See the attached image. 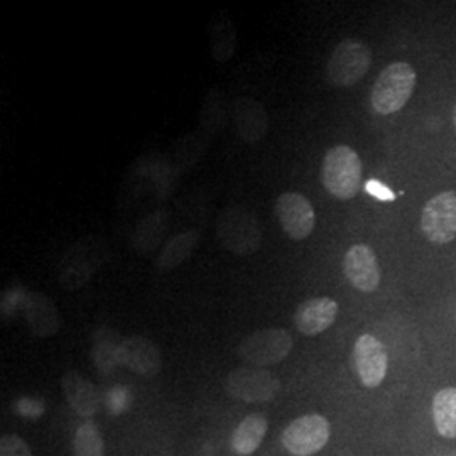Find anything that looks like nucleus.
Here are the masks:
<instances>
[{
	"instance_id": "6",
	"label": "nucleus",
	"mask_w": 456,
	"mask_h": 456,
	"mask_svg": "<svg viewBox=\"0 0 456 456\" xmlns=\"http://www.w3.org/2000/svg\"><path fill=\"white\" fill-rule=\"evenodd\" d=\"M293 350V337L288 330L267 328L245 337L237 348V354L245 363L264 369L276 365L286 359Z\"/></svg>"
},
{
	"instance_id": "20",
	"label": "nucleus",
	"mask_w": 456,
	"mask_h": 456,
	"mask_svg": "<svg viewBox=\"0 0 456 456\" xmlns=\"http://www.w3.org/2000/svg\"><path fill=\"white\" fill-rule=\"evenodd\" d=\"M269 423L262 414H250L239 424L232 435L230 446L239 455H252L261 446Z\"/></svg>"
},
{
	"instance_id": "7",
	"label": "nucleus",
	"mask_w": 456,
	"mask_h": 456,
	"mask_svg": "<svg viewBox=\"0 0 456 456\" xmlns=\"http://www.w3.org/2000/svg\"><path fill=\"white\" fill-rule=\"evenodd\" d=\"M331 426L322 414H306L289 424L282 436V446L293 456H311L322 452L330 441Z\"/></svg>"
},
{
	"instance_id": "21",
	"label": "nucleus",
	"mask_w": 456,
	"mask_h": 456,
	"mask_svg": "<svg viewBox=\"0 0 456 456\" xmlns=\"http://www.w3.org/2000/svg\"><path fill=\"white\" fill-rule=\"evenodd\" d=\"M433 421L441 438H456V387L441 389L433 397Z\"/></svg>"
},
{
	"instance_id": "5",
	"label": "nucleus",
	"mask_w": 456,
	"mask_h": 456,
	"mask_svg": "<svg viewBox=\"0 0 456 456\" xmlns=\"http://www.w3.org/2000/svg\"><path fill=\"white\" fill-rule=\"evenodd\" d=\"M372 65V51L359 39H345L331 51L326 80L331 86L348 88L359 83Z\"/></svg>"
},
{
	"instance_id": "19",
	"label": "nucleus",
	"mask_w": 456,
	"mask_h": 456,
	"mask_svg": "<svg viewBox=\"0 0 456 456\" xmlns=\"http://www.w3.org/2000/svg\"><path fill=\"white\" fill-rule=\"evenodd\" d=\"M200 244V233L195 230H186L176 233L164 244L161 252L156 257V267L159 271H171L188 261L195 254Z\"/></svg>"
},
{
	"instance_id": "2",
	"label": "nucleus",
	"mask_w": 456,
	"mask_h": 456,
	"mask_svg": "<svg viewBox=\"0 0 456 456\" xmlns=\"http://www.w3.org/2000/svg\"><path fill=\"white\" fill-rule=\"evenodd\" d=\"M107 245L98 237H86L71 245L58 265L60 284L66 291L83 288L107 259Z\"/></svg>"
},
{
	"instance_id": "12",
	"label": "nucleus",
	"mask_w": 456,
	"mask_h": 456,
	"mask_svg": "<svg viewBox=\"0 0 456 456\" xmlns=\"http://www.w3.org/2000/svg\"><path fill=\"white\" fill-rule=\"evenodd\" d=\"M343 273L360 293H374L380 284V264L372 247L352 245L343 259Z\"/></svg>"
},
{
	"instance_id": "18",
	"label": "nucleus",
	"mask_w": 456,
	"mask_h": 456,
	"mask_svg": "<svg viewBox=\"0 0 456 456\" xmlns=\"http://www.w3.org/2000/svg\"><path fill=\"white\" fill-rule=\"evenodd\" d=\"M66 399L80 416H94L100 408L97 387L77 372H68L61 380Z\"/></svg>"
},
{
	"instance_id": "26",
	"label": "nucleus",
	"mask_w": 456,
	"mask_h": 456,
	"mask_svg": "<svg viewBox=\"0 0 456 456\" xmlns=\"http://www.w3.org/2000/svg\"><path fill=\"white\" fill-rule=\"evenodd\" d=\"M365 190H367L370 195L377 196V198H380V200L392 198L391 193H389V190H386V188H384L380 183H377V181H369Z\"/></svg>"
},
{
	"instance_id": "23",
	"label": "nucleus",
	"mask_w": 456,
	"mask_h": 456,
	"mask_svg": "<svg viewBox=\"0 0 456 456\" xmlns=\"http://www.w3.org/2000/svg\"><path fill=\"white\" fill-rule=\"evenodd\" d=\"M122 343L112 330H100L94 343V360L102 372H110L122 365Z\"/></svg>"
},
{
	"instance_id": "9",
	"label": "nucleus",
	"mask_w": 456,
	"mask_h": 456,
	"mask_svg": "<svg viewBox=\"0 0 456 456\" xmlns=\"http://www.w3.org/2000/svg\"><path fill=\"white\" fill-rule=\"evenodd\" d=\"M421 230L433 244L444 245L455 240L456 191H443L424 205Z\"/></svg>"
},
{
	"instance_id": "14",
	"label": "nucleus",
	"mask_w": 456,
	"mask_h": 456,
	"mask_svg": "<svg viewBox=\"0 0 456 456\" xmlns=\"http://www.w3.org/2000/svg\"><path fill=\"white\" fill-rule=\"evenodd\" d=\"M22 310L29 330L39 338L54 337L61 328V318L56 305L46 294L31 291L24 296Z\"/></svg>"
},
{
	"instance_id": "13",
	"label": "nucleus",
	"mask_w": 456,
	"mask_h": 456,
	"mask_svg": "<svg viewBox=\"0 0 456 456\" xmlns=\"http://www.w3.org/2000/svg\"><path fill=\"white\" fill-rule=\"evenodd\" d=\"M237 135L248 144H257L269 131V115L259 100L237 98L232 107Z\"/></svg>"
},
{
	"instance_id": "22",
	"label": "nucleus",
	"mask_w": 456,
	"mask_h": 456,
	"mask_svg": "<svg viewBox=\"0 0 456 456\" xmlns=\"http://www.w3.org/2000/svg\"><path fill=\"white\" fill-rule=\"evenodd\" d=\"M212 56L218 63H227L237 51V29L233 20L227 16L215 19L210 28Z\"/></svg>"
},
{
	"instance_id": "11",
	"label": "nucleus",
	"mask_w": 456,
	"mask_h": 456,
	"mask_svg": "<svg viewBox=\"0 0 456 456\" xmlns=\"http://www.w3.org/2000/svg\"><path fill=\"white\" fill-rule=\"evenodd\" d=\"M354 363L360 382L367 389L379 387L389 369V355L386 346L370 333L360 335L354 346Z\"/></svg>"
},
{
	"instance_id": "3",
	"label": "nucleus",
	"mask_w": 456,
	"mask_h": 456,
	"mask_svg": "<svg viewBox=\"0 0 456 456\" xmlns=\"http://www.w3.org/2000/svg\"><path fill=\"white\" fill-rule=\"evenodd\" d=\"M416 82V71L409 63L395 61L384 68L370 94L375 112L380 115L399 112L403 107H406L409 98L412 97Z\"/></svg>"
},
{
	"instance_id": "4",
	"label": "nucleus",
	"mask_w": 456,
	"mask_h": 456,
	"mask_svg": "<svg viewBox=\"0 0 456 456\" xmlns=\"http://www.w3.org/2000/svg\"><path fill=\"white\" fill-rule=\"evenodd\" d=\"M322 181L326 191L338 200H352L362 186L360 156L348 146L331 147L325 154Z\"/></svg>"
},
{
	"instance_id": "15",
	"label": "nucleus",
	"mask_w": 456,
	"mask_h": 456,
	"mask_svg": "<svg viewBox=\"0 0 456 456\" xmlns=\"http://www.w3.org/2000/svg\"><path fill=\"white\" fill-rule=\"evenodd\" d=\"M338 303L331 297H313L297 306L294 313V325L299 333L316 337L335 323Z\"/></svg>"
},
{
	"instance_id": "16",
	"label": "nucleus",
	"mask_w": 456,
	"mask_h": 456,
	"mask_svg": "<svg viewBox=\"0 0 456 456\" xmlns=\"http://www.w3.org/2000/svg\"><path fill=\"white\" fill-rule=\"evenodd\" d=\"M122 365L135 374L152 377L161 370L163 357L158 345L144 337H131L122 343Z\"/></svg>"
},
{
	"instance_id": "27",
	"label": "nucleus",
	"mask_w": 456,
	"mask_h": 456,
	"mask_svg": "<svg viewBox=\"0 0 456 456\" xmlns=\"http://www.w3.org/2000/svg\"><path fill=\"white\" fill-rule=\"evenodd\" d=\"M455 129H456V107H455Z\"/></svg>"
},
{
	"instance_id": "25",
	"label": "nucleus",
	"mask_w": 456,
	"mask_h": 456,
	"mask_svg": "<svg viewBox=\"0 0 456 456\" xmlns=\"http://www.w3.org/2000/svg\"><path fill=\"white\" fill-rule=\"evenodd\" d=\"M0 456H33L28 443L17 435H5L0 440Z\"/></svg>"
},
{
	"instance_id": "8",
	"label": "nucleus",
	"mask_w": 456,
	"mask_h": 456,
	"mask_svg": "<svg viewBox=\"0 0 456 456\" xmlns=\"http://www.w3.org/2000/svg\"><path fill=\"white\" fill-rule=\"evenodd\" d=\"M225 391L244 403H267L281 391V382L276 375L265 369L242 367L227 375Z\"/></svg>"
},
{
	"instance_id": "17",
	"label": "nucleus",
	"mask_w": 456,
	"mask_h": 456,
	"mask_svg": "<svg viewBox=\"0 0 456 456\" xmlns=\"http://www.w3.org/2000/svg\"><path fill=\"white\" fill-rule=\"evenodd\" d=\"M169 230V213L164 210L149 213L134 230L132 247L137 254L149 256L159 248Z\"/></svg>"
},
{
	"instance_id": "24",
	"label": "nucleus",
	"mask_w": 456,
	"mask_h": 456,
	"mask_svg": "<svg viewBox=\"0 0 456 456\" xmlns=\"http://www.w3.org/2000/svg\"><path fill=\"white\" fill-rule=\"evenodd\" d=\"M71 448L75 456H103L105 443L95 424L85 423L77 429Z\"/></svg>"
},
{
	"instance_id": "10",
	"label": "nucleus",
	"mask_w": 456,
	"mask_h": 456,
	"mask_svg": "<svg viewBox=\"0 0 456 456\" xmlns=\"http://www.w3.org/2000/svg\"><path fill=\"white\" fill-rule=\"evenodd\" d=\"M276 215L284 233L291 240H305L316 224V213L310 200L299 193H282L276 200Z\"/></svg>"
},
{
	"instance_id": "1",
	"label": "nucleus",
	"mask_w": 456,
	"mask_h": 456,
	"mask_svg": "<svg viewBox=\"0 0 456 456\" xmlns=\"http://www.w3.org/2000/svg\"><path fill=\"white\" fill-rule=\"evenodd\" d=\"M220 244L235 256H252L261 248L264 233L257 216L245 207H228L216 220Z\"/></svg>"
}]
</instances>
